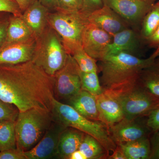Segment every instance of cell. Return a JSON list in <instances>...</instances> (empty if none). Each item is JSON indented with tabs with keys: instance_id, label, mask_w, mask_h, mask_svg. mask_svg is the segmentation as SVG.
<instances>
[{
	"instance_id": "cell-19",
	"label": "cell",
	"mask_w": 159,
	"mask_h": 159,
	"mask_svg": "<svg viewBox=\"0 0 159 159\" xmlns=\"http://www.w3.org/2000/svg\"><path fill=\"white\" fill-rule=\"evenodd\" d=\"M84 134L76 129L66 128L60 136L56 158L70 159L71 155L79 149Z\"/></svg>"
},
{
	"instance_id": "cell-41",
	"label": "cell",
	"mask_w": 159,
	"mask_h": 159,
	"mask_svg": "<svg viewBox=\"0 0 159 159\" xmlns=\"http://www.w3.org/2000/svg\"><path fill=\"white\" fill-rule=\"evenodd\" d=\"M157 135L159 137V130L157 132Z\"/></svg>"
},
{
	"instance_id": "cell-31",
	"label": "cell",
	"mask_w": 159,
	"mask_h": 159,
	"mask_svg": "<svg viewBox=\"0 0 159 159\" xmlns=\"http://www.w3.org/2000/svg\"><path fill=\"white\" fill-rule=\"evenodd\" d=\"M11 15L9 12L0 11V48L6 40Z\"/></svg>"
},
{
	"instance_id": "cell-35",
	"label": "cell",
	"mask_w": 159,
	"mask_h": 159,
	"mask_svg": "<svg viewBox=\"0 0 159 159\" xmlns=\"http://www.w3.org/2000/svg\"><path fill=\"white\" fill-rule=\"evenodd\" d=\"M145 44L151 48H159V25L153 34L145 40Z\"/></svg>"
},
{
	"instance_id": "cell-32",
	"label": "cell",
	"mask_w": 159,
	"mask_h": 159,
	"mask_svg": "<svg viewBox=\"0 0 159 159\" xmlns=\"http://www.w3.org/2000/svg\"><path fill=\"white\" fill-rule=\"evenodd\" d=\"M147 125L152 132L157 133L159 130V106L147 116Z\"/></svg>"
},
{
	"instance_id": "cell-40",
	"label": "cell",
	"mask_w": 159,
	"mask_h": 159,
	"mask_svg": "<svg viewBox=\"0 0 159 159\" xmlns=\"http://www.w3.org/2000/svg\"><path fill=\"white\" fill-rule=\"evenodd\" d=\"M70 159H86L84 155L80 150L75 151L70 157Z\"/></svg>"
},
{
	"instance_id": "cell-14",
	"label": "cell",
	"mask_w": 159,
	"mask_h": 159,
	"mask_svg": "<svg viewBox=\"0 0 159 159\" xmlns=\"http://www.w3.org/2000/svg\"><path fill=\"white\" fill-rule=\"evenodd\" d=\"M89 22L104 30L113 37L122 30L131 28L116 11L104 4L102 8L88 15Z\"/></svg>"
},
{
	"instance_id": "cell-20",
	"label": "cell",
	"mask_w": 159,
	"mask_h": 159,
	"mask_svg": "<svg viewBox=\"0 0 159 159\" xmlns=\"http://www.w3.org/2000/svg\"><path fill=\"white\" fill-rule=\"evenodd\" d=\"M33 37H35L34 34L21 17L11 15L6 40L2 48L14 43L25 41Z\"/></svg>"
},
{
	"instance_id": "cell-30",
	"label": "cell",
	"mask_w": 159,
	"mask_h": 159,
	"mask_svg": "<svg viewBox=\"0 0 159 159\" xmlns=\"http://www.w3.org/2000/svg\"><path fill=\"white\" fill-rule=\"evenodd\" d=\"M0 11L9 12L17 16H21L23 13L16 0H0Z\"/></svg>"
},
{
	"instance_id": "cell-9",
	"label": "cell",
	"mask_w": 159,
	"mask_h": 159,
	"mask_svg": "<svg viewBox=\"0 0 159 159\" xmlns=\"http://www.w3.org/2000/svg\"><path fill=\"white\" fill-rule=\"evenodd\" d=\"M103 3L116 11L131 28L137 29L143 19L155 4L157 0H102Z\"/></svg>"
},
{
	"instance_id": "cell-11",
	"label": "cell",
	"mask_w": 159,
	"mask_h": 159,
	"mask_svg": "<svg viewBox=\"0 0 159 159\" xmlns=\"http://www.w3.org/2000/svg\"><path fill=\"white\" fill-rule=\"evenodd\" d=\"M112 39V36L108 33L89 22L83 32L81 45L90 56L100 61L107 54Z\"/></svg>"
},
{
	"instance_id": "cell-15",
	"label": "cell",
	"mask_w": 159,
	"mask_h": 159,
	"mask_svg": "<svg viewBox=\"0 0 159 159\" xmlns=\"http://www.w3.org/2000/svg\"><path fill=\"white\" fill-rule=\"evenodd\" d=\"M36 38L14 43L0 48V64H16L31 61L36 45Z\"/></svg>"
},
{
	"instance_id": "cell-1",
	"label": "cell",
	"mask_w": 159,
	"mask_h": 159,
	"mask_svg": "<svg viewBox=\"0 0 159 159\" xmlns=\"http://www.w3.org/2000/svg\"><path fill=\"white\" fill-rule=\"evenodd\" d=\"M54 98V77L32 61L0 64V99L19 112L32 108L52 112Z\"/></svg>"
},
{
	"instance_id": "cell-21",
	"label": "cell",
	"mask_w": 159,
	"mask_h": 159,
	"mask_svg": "<svg viewBox=\"0 0 159 159\" xmlns=\"http://www.w3.org/2000/svg\"><path fill=\"white\" fill-rule=\"evenodd\" d=\"M118 145L126 159H148L151 157L152 146L149 138Z\"/></svg>"
},
{
	"instance_id": "cell-3",
	"label": "cell",
	"mask_w": 159,
	"mask_h": 159,
	"mask_svg": "<svg viewBox=\"0 0 159 159\" xmlns=\"http://www.w3.org/2000/svg\"><path fill=\"white\" fill-rule=\"evenodd\" d=\"M52 113L54 120L66 127L76 129L93 137L102 145L109 155L117 145L112 139L108 126L100 121L91 120L83 116L70 106L60 102L54 98Z\"/></svg>"
},
{
	"instance_id": "cell-10",
	"label": "cell",
	"mask_w": 159,
	"mask_h": 159,
	"mask_svg": "<svg viewBox=\"0 0 159 159\" xmlns=\"http://www.w3.org/2000/svg\"><path fill=\"white\" fill-rule=\"evenodd\" d=\"M143 118L142 120H139L140 118L134 120L124 118L108 127L111 137L117 145L149 138L152 131L147 125V117Z\"/></svg>"
},
{
	"instance_id": "cell-27",
	"label": "cell",
	"mask_w": 159,
	"mask_h": 159,
	"mask_svg": "<svg viewBox=\"0 0 159 159\" xmlns=\"http://www.w3.org/2000/svg\"><path fill=\"white\" fill-rule=\"evenodd\" d=\"M80 77L81 81V89L87 91L94 96H99L103 92L98 72H84L80 70Z\"/></svg>"
},
{
	"instance_id": "cell-39",
	"label": "cell",
	"mask_w": 159,
	"mask_h": 159,
	"mask_svg": "<svg viewBox=\"0 0 159 159\" xmlns=\"http://www.w3.org/2000/svg\"><path fill=\"white\" fill-rule=\"evenodd\" d=\"M43 5H44L49 9H55V0H39Z\"/></svg>"
},
{
	"instance_id": "cell-13",
	"label": "cell",
	"mask_w": 159,
	"mask_h": 159,
	"mask_svg": "<svg viewBox=\"0 0 159 159\" xmlns=\"http://www.w3.org/2000/svg\"><path fill=\"white\" fill-rule=\"evenodd\" d=\"M145 44L140 31L127 28L114 35L107 55L124 52L141 57V51Z\"/></svg>"
},
{
	"instance_id": "cell-25",
	"label": "cell",
	"mask_w": 159,
	"mask_h": 159,
	"mask_svg": "<svg viewBox=\"0 0 159 159\" xmlns=\"http://www.w3.org/2000/svg\"><path fill=\"white\" fill-rule=\"evenodd\" d=\"M159 25V6L155 3L143 19L140 33L145 40L153 34Z\"/></svg>"
},
{
	"instance_id": "cell-37",
	"label": "cell",
	"mask_w": 159,
	"mask_h": 159,
	"mask_svg": "<svg viewBox=\"0 0 159 159\" xmlns=\"http://www.w3.org/2000/svg\"><path fill=\"white\" fill-rule=\"evenodd\" d=\"M155 139L153 147H152V155L151 159H159V137L157 135Z\"/></svg>"
},
{
	"instance_id": "cell-42",
	"label": "cell",
	"mask_w": 159,
	"mask_h": 159,
	"mask_svg": "<svg viewBox=\"0 0 159 159\" xmlns=\"http://www.w3.org/2000/svg\"><path fill=\"white\" fill-rule=\"evenodd\" d=\"M157 4H158V5H159V1H158V2H157Z\"/></svg>"
},
{
	"instance_id": "cell-16",
	"label": "cell",
	"mask_w": 159,
	"mask_h": 159,
	"mask_svg": "<svg viewBox=\"0 0 159 159\" xmlns=\"http://www.w3.org/2000/svg\"><path fill=\"white\" fill-rule=\"evenodd\" d=\"M96 98L100 122L109 127L124 119L121 104L112 93L103 91Z\"/></svg>"
},
{
	"instance_id": "cell-4",
	"label": "cell",
	"mask_w": 159,
	"mask_h": 159,
	"mask_svg": "<svg viewBox=\"0 0 159 159\" xmlns=\"http://www.w3.org/2000/svg\"><path fill=\"white\" fill-rule=\"evenodd\" d=\"M54 120L52 112L32 108L19 112L15 121L16 147L23 151L39 142Z\"/></svg>"
},
{
	"instance_id": "cell-18",
	"label": "cell",
	"mask_w": 159,
	"mask_h": 159,
	"mask_svg": "<svg viewBox=\"0 0 159 159\" xmlns=\"http://www.w3.org/2000/svg\"><path fill=\"white\" fill-rule=\"evenodd\" d=\"M66 101L67 104L83 116L91 120L100 121L96 96L81 89Z\"/></svg>"
},
{
	"instance_id": "cell-7",
	"label": "cell",
	"mask_w": 159,
	"mask_h": 159,
	"mask_svg": "<svg viewBox=\"0 0 159 159\" xmlns=\"http://www.w3.org/2000/svg\"><path fill=\"white\" fill-rule=\"evenodd\" d=\"M111 93L119 99L124 118L128 120L147 116L152 111L159 106V97L141 85L138 80L122 90Z\"/></svg>"
},
{
	"instance_id": "cell-2",
	"label": "cell",
	"mask_w": 159,
	"mask_h": 159,
	"mask_svg": "<svg viewBox=\"0 0 159 159\" xmlns=\"http://www.w3.org/2000/svg\"><path fill=\"white\" fill-rule=\"evenodd\" d=\"M159 57V48L149 57L142 58L124 52L107 55L100 61V83L104 91L117 93L136 82L140 72Z\"/></svg>"
},
{
	"instance_id": "cell-36",
	"label": "cell",
	"mask_w": 159,
	"mask_h": 159,
	"mask_svg": "<svg viewBox=\"0 0 159 159\" xmlns=\"http://www.w3.org/2000/svg\"><path fill=\"white\" fill-rule=\"evenodd\" d=\"M107 158L110 159H126L122 149L118 145H117L116 148L113 152L112 154L111 155H109Z\"/></svg>"
},
{
	"instance_id": "cell-5",
	"label": "cell",
	"mask_w": 159,
	"mask_h": 159,
	"mask_svg": "<svg viewBox=\"0 0 159 159\" xmlns=\"http://www.w3.org/2000/svg\"><path fill=\"white\" fill-rule=\"evenodd\" d=\"M36 39L31 61L46 74L54 77L64 65L68 55L61 38L48 25Z\"/></svg>"
},
{
	"instance_id": "cell-26",
	"label": "cell",
	"mask_w": 159,
	"mask_h": 159,
	"mask_svg": "<svg viewBox=\"0 0 159 159\" xmlns=\"http://www.w3.org/2000/svg\"><path fill=\"white\" fill-rule=\"evenodd\" d=\"M69 54L78 65L80 71L84 72H98L97 60L92 58L83 48L82 46L74 49Z\"/></svg>"
},
{
	"instance_id": "cell-6",
	"label": "cell",
	"mask_w": 159,
	"mask_h": 159,
	"mask_svg": "<svg viewBox=\"0 0 159 159\" xmlns=\"http://www.w3.org/2000/svg\"><path fill=\"white\" fill-rule=\"evenodd\" d=\"M49 13V25L59 34L68 54L82 46L81 38L89 23L88 16L82 11L54 10Z\"/></svg>"
},
{
	"instance_id": "cell-33",
	"label": "cell",
	"mask_w": 159,
	"mask_h": 159,
	"mask_svg": "<svg viewBox=\"0 0 159 159\" xmlns=\"http://www.w3.org/2000/svg\"><path fill=\"white\" fill-rule=\"evenodd\" d=\"M0 159H26L24 151L17 148L0 151Z\"/></svg>"
},
{
	"instance_id": "cell-38",
	"label": "cell",
	"mask_w": 159,
	"mask_h": 159,
	"mask_svg": "<svg viewBox=\"0 0 159 159\" xmlns=\"http://www.w3.org/2000/svg\"><path fill=\"white\" fill-rule=\"evenodd\" d=\"M16 1L18 4L20 9L23 12V11L28 8L32 0H16Z\"/></svg>"
},
{
	"instance_id": "cell-17",
	"label": "cell",
	"mask_w": 159,
	"mask_h": 159,
	"mask_svg": "<svg viewBox=\"0 0 159 159\" xmlns=\"http://www.w3.org/2000/svg\"><path fill=\"white\" fill-rule=\"evenodd\" d=\"M50 9L39 0H32L24 11L21 17L26 25L37 38L48 25V19Z\"/></svg>"
},
{
	"instance_id": "cell-12",
	"label": "cell",
	"mask_w": 159,
	"mask_h": 159,
	"mask_svg": "<svg viewBox=\"0 0 159 159\" xmlns=\"http://www.w3.org/2000/svg\"><path fill=\"white\" fill-rule=\"evenodd\" d=\"M66 128L54 119L39 142L33 148L24 152L26 159L56 158L60 136Z\"/></svg>"
},
{
	"instance_id": "cell-34",
	"label": "cell",
	"mask_w": 159,
	"mask_h": 159,
	"mask_svg": "<svg viewBox=\"0 0 159 159\" xmlns=\"http://www.w3.org/2000/svg\"><path fill=\"white\" fill-rule=\"evenodd\" d=\"M83 7L82 11L86 14L102 8L104 5L102 0H82Z\"/></svg>"
},
{
	"instance_id": "cell-8",
	"label": "cell",
	"mask_w": 159,
	"mask_h": 159,
	"mask_svg": "<svg viewBox=\"0 0 159 159\" xmlns=\"http://www.w3.org/2000/svg\"><path fill=\"white\" fill-rule=\"evenodd\" d=\"M80 69L68 54L65 64L54 76V97L67 100L81 90Z\"/></svg>"
},
{
	"instance_id": "cell-24",
	"label": "cell",
	"mask_w": 159,
	"mask_h": 159,
	"mask_svg": "<svg viewBox=\"0 0 159 159\" xmlns=\"http://www.w3.org/2000/svg\"><path fill=\"white\" fill-rule=\"evenodd\" d=\"M16 148L15 121H0V151Z\"/></svg>"
},
{
	"instance_id": "cell-23",
	"label": "cell",
	"mask_w": 159,
	"mask_h": 159,
	"mask_svg": "<svg viewBox=\"0 0 159 159\" xmlns=\"http://www.w3.org/2000/svg\"><path fill=\"white\" fill-rule=\"evenodd\" d=\"M79 150L86 159L107 158L108 154L99 141L89 135L84 134Z\"/></svg>"
},
{
	"instance_id": "cell-28",
	"label": "cell",
	"mask_w": 159,
	"mask_h": 159,
	"mask_svg": "<svg viewBox=\"0 0 159 159\" xmlns=\"http://www.w3.org/2000/svg\"><path fill=\"white\" fill-rule=\"evenodd\" d=\"M19 111L13 104H10L0 99V121L11 120L15 121Z\"/></svg>"
},
{
	"instance_id": "cell-29",
	"label": "cell",
	"mask_w": 159,
	"mask_h": 159,
	"mask_svg": "<svg viewBox=\"0 0 159 159\" xmlns=\"http://www.w3.org/2000/svg\"><path fill=\"white\" fill-rule=\"evenodd\" d=\"M82 0H55L54 10L65 11H82Z\"/></svg>"
},
{
	"instance_id": "cell-22",
	"label": "cell",
	"mask_w": 159,
	"mask_h": 159,
	"mask_svg": "<svg viewBox=\"0 0 159 159\" xmlns=\"http://www.w3.org/2000/svg\"><path fill=\"white\" fill-rule=\"evenodd\" d=\"M138 81L151 93L159 97V57L140 72Z\"/></svg>"
}]
</instances>
